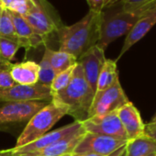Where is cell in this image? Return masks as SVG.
<instances>
[{
  "label": "cell",
  "mask_w": 156,
  "mask_h": 156,
  "mask_svg": "<svg viewBox=\"0 0 156 156\" xmlns=\"http://www.w3.org/2000/svg\"><path fill=\"white\" fill-rule=\"evenodd\" d=\"M155 24H156V7L146 11L137 21V23L134 25L131 30L127 34L120 53L116 61L118 62V60H119L126 51H128L135 43L140 41Z\"/></svg>",
  "instance_id": "14"
},
{
  "label": "cell",
  "mask_w": 156,
  "mask_h": 156,
  "mask_svg": "<svg viewBox=\"0 0 156 156\" xmlns=\"http://www.w3.org/2000/svg\"><path fill=\"white\" fill-rule=\"evenodd\" d=\"M148 156H156V153H152V154H150Z\"/></svg>",
  "instance_id": "37"
},
{
  "label": "cell",
  "mask_w": 156,
  "mask_h": 156,
  "mask_svg": "<svg viewBox=\"0 0 156 156\" xmlns=\"http://www.w3.org/2000/svg\"><path fill=\"white\" fill-rule=\"evenodd\" d=\"M140 17L141 15L136 11L124 9L121 0L104 9L101 18L100 37L97 45L105 51L111 42L128 34Z\"/></svg>",
  "instance_id": "3"
},
{
  "label": "cell",
  "mask_w": 156,
  "mask_h": 156,
  "mask_svg": "<svg viewBox=\"0 0 156 156\" xmlns=\"http://www.w3.org/2000/svg\"><path fill=\"white\" fill-rule=\"evenodd\" d=\"M81 124L83 129L87 133L100 134L129 141L128 135L119 119L117 111L104 116L88 118L82 121Z\"/></svg>",
  "instance_id": "7"
},
{
  "label": "cell",
  "mask_w": 156,
  "mask_h": 156,
  "mask_svg": "<svg viewBox=\"0 0 156 156\" xmlns=\"http://www.w3.org/2000/svg\"><path fill=\"white\" fill-rule=\"evenodd\" d=\"M128 102L129 100L118 79L110 87L95 95L88 118L104 116L117 111Z\"/></svg>",
  "instance_id": "6"
},
{
  "label": "cell",
  "mask_w": 156,
  "mask_h": 156,
  "mask_svg": "<svg viewBox=\"0 0 156 156\" xmlns=\"http://www.w3.org/2000/svg\"><path fill=\"white\" fill-rule=\"evenodd\" d=\"M61 156H72V153H67V154H63V155H61Z\"/></svg>",
  "instance_id": "36"
},
{
  "label": "cell",
  "mask_w": 156,
  "mask_h": 156,
  "mask_svg": "<svg viewBox=\"0 0 156 156\" xmlns=\"http://www.w3.org/2000/svg\"><path fill=\"white\" fill-rule=\"evenodd\" d=\"M144 135L151 140L156 141V125H148L145 124Z\"/></svg>",
  "instance_id": "28"
},
{
  "label": "cell",
  "mask_w": 156,
  "mask_h": 156,
  "mask_svg": "<svg viewBox=\"0 0 156 156\" xmlns=\"http://www.w3.org/2000/svg\"><path fill=\"white\" fill-rule=\"evenodd\" d=\"M51 86L36 83L34 85L16 84L9 89L0 92L2 102H27V101H51Z\"/></svg>",
  "instance_id": "8"
},
{
  "label": "cell",
  "mask_w": 156,
  "mask_h": 156,
  "mask_svg": "<svg viewBox=\"0 0 156 156\" xmlns=\"http://www.w3.org/2000/svg\"><path fill=\"white\" fill-rule=\"evenodd\" d=\"M39 64L33 61L11 63L10 74L18 85H34L39 81Z\"/></svg>",
  "instance_id": "16"
},
{
  "label": "cell",
  "mask_w": 156,
  "mask_h": 156,
  "mask_svg": "<svg viewBox=\"0 0 156 156\" xmlns=\"http://www.w3.org/2000/svg\"><path fill=\"white\" fill-rule=\"evenodd\" d=\"M76 63L70 66L66 70L62 71L56 74L52 83L51 84V96L62 91L70 84V82L72 80V77H73V72H74V69H75V66H76Z\"/></svg>",
  "instance_id": "21"
},
{
  "label": "cell",
  "mask_w": 156,
  "mask_h": 156,
  "mask_svg": "<svg viewBox=\"0 0 156 156\" xmlns=\"http://www.w3.org/2000/svg\"><path fill=\"white\" fill-rule=\"evenodd\" d=\"M128 142L129 141L127 140H122L109 136L86 132L73 153L91 152L107 156L119 148L126 145Z\"/></svg>",
  "instance_id": "10"
},
{
  "label": "cell",
  "mask_w": 156,
  "mask_h": 156,
  "mask_svg": "<svg viewBox=\"0 0 156 156\" xmlns=\"http://www.w3.org/2000/svg\"><path fill=\"white\" fill-rule=\"evenodd\" d=\"M148 125H156V112H155V114H154V116L151 118V121L148 123Z\"/></svg>",
  "instance_id": "33"
},
{
  "label": "cell",
  "mask_w": 156,
  "mask_h": 156,
  "mask_svg": "<svg viewBox=\"0 0 156 156\" xmlns=\"http://www.w3.org/2000/svg\"><path fill=\"white\" fill-rule=\"evenodd\" d=\"M156 153V141L145 135L131 140L127 144V156H148Z\"/></svg>",
  "instance_id": "18"
},
{
  "label": "cell",
  "mask_w": 156,
  "mask_h": 156,
  "mask_svg": "<svg viewBox=\"0 0 156 156\" xmlns=\"http://www.w3.org/2000/svg\"><path fill=\"white\" fill-rule=\"evenodd\" d=\"M44 53L48 57L50 64L56 71L57 73L66 70L67 68L77 62V59L73 55L60 50L53 51L49 47H46Z\"/></svg>",
  "instance_id": "19"
},
{
  "label": "cell",
  "mask_w": 156,
  "mask_h": 156,
  "mask_svg": "<svg viewBox=\"0 0 156 156\" xmlns=\"http://www.w3.org/2000/svg\"><path fill=\"white\" fill-rule=\"evenodd\" d=\"M127 144H128V143H127ZM127 144L124 145V146H122V147H120V148H119L118 150L114 151L113 152H111L110 154H108V155H107V156H121L122 153L124 152V151H125L126 148H127Z\"/></svg>",
  "instance_id": "30"
},
{
  "label": "cell",
  "mask_w": 156,
  "mask_h": 156,
  "mask_svg": "<svg viewBox=\"0 0 156 156\" xmlns=\"http://www.w3.org/2000/svg\"><path fill=\"white\" fill-rule=\"evenodd\" d=\"M20 48L18 41L0 36V61L10 62Z\"/></svg>",
  "instance_id": "22"
},
{
  "label": "cell",
  "mask_w": 156,
  "mask_h": 156,
  "mask_svg": "<svg viewBox=\"0 0 156 156\" xmlns=\"http://www.w3.org/2000/svg\"><path fill=\"white\" fill-rule=\"evenodd\" d=\"M48 103L47 101L8 102L0 107V127L29 121Z\"/></svg>",
  "instance_id": "9"
},
{
  "label": "cell",
  "mask_w": 156,
  "mask_h": 156,
  "mask_svg": "<svg viewBox=\"0 0 156 156\" xmlns=\"http://www.w3.org/2000/svg\"><path fill=\"white\" fill-rule=\"evenodd\" d=\"M4 9V5H3V2H2V0H0V14H1L2 10Z\"/></svg>",
  "instance_id": "34"
},
{
  "label": "cell",
  "mask_w": 156,
  "mask_h": 156,
  "mask_svg": "<svg viewBox=\"0 0 156 156\" xmlns=\"http://www.w3.org/2000/svg\"><path fill=\"white\" fill-rule=\"evenodd\" d=\"M121 156H127V148H126V150L124 151V152L122 153V155Z\"/></svg>",
  "instance_id": "35"
},
{
  "label": "cell",
  "mask_w": 156,
  "mask_h": 156,
  "mask_svg": "<svg viewBox=\"0 0 156 156\" xmlns=\"http://www.w3.org/2000/svg\"><path fill=\"white\" fill-rule=\"evenodd\" d=\"M105 51L98 45H95L77 59V62L82 66L85 78L96 94L98 78L100 71L106 62Z\"/></svg>",
  "instance_id": "11"
},
{
  "label": "cell",
  "mask_w": 156,
  "mask_h": 156,
  "mask_svg": "<svg viewBox=\"0 0 156 156\" xmlns=\"http://www.w3.org/2000/svg\"><path fill=\"white\" fill-rule=\"evenodd\" d=\"M95 92L87 84L82 66L76 63L70 84L62 91L52 95L51 101L64 108L67 115L82 122L88 119Z\"/></svg>",
  "instance_id": "2"
},
{
  "label": "cell",
  "mask_w": 156,
  "mask_h": 156,
  "mask_svg": "<svg viewBox=\"0 0 156 156\" xmlns=\"http://www.w3.org/2000/svg\"><path fill=\"white\" fill-rule=\"evenodd\" d=\"M86 134V130L81 127L77 130L67 135L59 141L37 151L21 154L19 156H61L67 153H73L77 144L79 143L83 136Z\"/></svg>",
  "instance_id": "13"
},
{
  "label": "cell",
  "mask_w": 156,
  "mask_h": 156,
  "mask_svg": "<svg viewBox=\"0 0 156 156\" xmlns=\"http://www.w3.org/2000/svg\"><path fill=\"white\" fill-rule=\"evenodd\" d=\"M118 79L119 73L117 69V61L107 59L98 78L96 94L105 91L110 87Z\"/></svg>",
  "instance_id": "17"
},
{
  "label": "cell",
  "mask_w": 156,
  "mask_h": 156,
  "mask_svg": "<svg viewBox=\"0 0 156 156\" xmlns=\"http://www.w3.org/2000/svg\"><path fill=\"white\" fill-rule=\"evenodd\" d=\"M39 67H40V70H39V81H38V83L51 86V84L52 83L57 73L50 64L48 57L46 56L45 53L43 54L42 59H41V62L39 63Z\"/></svg>",
  "instance_id": "23"
},
{
  "label": "cell",
  "mask_w": 156,
  "mask_h": 156,
  "mask_svg": "<svg viewBox=\"0 0 156 156\" xmlns=\"http://www.w3.org/2000/svg\"><path fill=\"white\" fill-rule=\"evenodd\" d=\"M65 115H67V111L64 108L50 101L28 121L17 140L15 148L25 146L42 137Z\"/></svg>",
  "instance_id": "4"
},
{
  "label": "cell",
  "mask_w": 156,
  "mask_h": 156,
  "mask_svg": "<svg viewBox=\"0 0 156 156\" xmlns=\"http://www.w3.org/2000/svg\"><path fill=\"white\" fill-rule=\"evenodd\" d=\"M0 36L19 42L14 29L11 12L6 8L3 9L0 14Z\"/></svg>",
  "instance_id": "20"
},
{
  "label": "cell",
  "mask_w": 156,
  "mask_h": 156,
  "mask_svg": "<svg viewBox=\"0 0 156 156\" xmlns=\"http://www.w3.org/2000/svg\"><path fill=\"white\" fill-rule=\"evenodd\" d=\"M117 112L129 140L144 135L145 124L138 108L130 101L119 108Z\"/></svg>",
  "instance_id": "12"
},
{
  "label": "cell",
  "mask_w": 156,
  "mask_h": 156,
  "mask_svg": "<svg viewBox=\"0 0 156 156\" xmlns=\"http://www.w3.org/2000/svg\"><path fill=\"white\" fill-rule=\"evenodd\" d=\"M11 17L20 46L26 50V53L32 48H37L41 44H46L45 41L35 33L33 29L21 15L11 12Z\"/></svg>",
  "instance_id": "15"
},
{
  "label": "cell",
  "mask_w": 156,
  "mask_h": 156,
  "mask_svg": "<svg viewBox=\"0 0 156 156\" xmlns=\"http://www.w3.org/2000/svg\"><path fill=\"white\" fill-rule=\"evenodd\" d=\"M32 6L29 12L22 16L44 41L47 42L49 37L57 33L63 24L55 9L47 0H31Z\"/></svg>",
  "instance_id": "5"
},
{
  "label": "cell",
  "mask_w": 156,
  "mask_h": 156,
  "mask_svg": "<svg viewBox=\"0 0 156 156\" xmlns=\"http://www.w3.org/2000/svg\"><path fill=\"white\" fill-rule=\"evenodd\" d=\"M31 6V0H14L7 9L11 12H15L21 16H25L30 9Z\"/></svg>",
  "instance_id": "25"
},
{
  "label": "cell",
  "mask_w": 156,
  "mask_h": 156,
  "mask_svg": "<svg viewBox=\"0 0 156 156\" xmlns=\"http://www.w3.org/2000/svg\"><path fill=\"white\" fill-rule=\"evenodd\" d=\"M102 12H89L78 22L71 26H62L57 32L60 51L81 57L89 49L98 44L100 37Z\"/></svg>",
  "instance_id": "1"
},
{
  "label": "cell",
  "mask_w": 156,
  "mask_h": 156,
  "mask_svg": "<svg viewBox=\"0 0 156 156\" xmlns=\"http://www.w3.org/2000/svg\"><path fill=\"white\" fill-rule=\"evenodd\" d=\"M11 62L0 61V92L9 89L16 85L10 74Z\"/></svg>",
  "instance_id": "24"
},
{
  "label": "cell",
  "mask_w": 156,
  "mask_h": 156,
  "mask_svg": "<svg viewBox=\"0 0 156 156\" xmlns=\"http://www.w3.org/2000/svg\"><path fill=\"white\" fill-rule=\"evenodd\" d=\"M120 0H87L90 10L95 12H102L104 9L113 6Z\"/></svg>",
  "instance_id": "26"
},
{
  "label": "cell",
  "mask_w": 156,
  "mask_h": 156,
  "mask_svg": "<svg viewBox=\"0 0 156 156\" xmlns=\"http://www.w3.org/2000/svg\"><path fill=\"white\" fill-rule=\"evenodd\" d=\"M154 7H156V0H154V1L151 2V4H149V5H147V6H144V7H142L141 9H138V10H135V11L138 12V13H140V14L142 16L146 11L150 10L151 9H152V8H154Z\"/></svg>",
  "instance_id": "29"
},
{
  "label": "cell",
  "mask_w": 156,
  "mask_h": 156,
  "mask_svg": "<svg viewBox=\"0 0 156 156\" xmlns=\"http://www.w3.org/2000/svg\"><path fill=\"white\" fill-rule=\"evenodd\" d=\"M14 1V0H2V2H3V5H4V8H8L12 2Z\"/></svg>",
  "instance_id": "32"
},
{
  "label": "cell",
  "mask_w": 156,
  "mask_h": 156,
  "mask_svg": "<svg viewBox=\"0 0 156 156\" xmlns=\"http://www.w3.org/2000/svg\"><path fill=\"white\" fill-rule=\"evenodd\" d=\"M72 156H102V155L91 153V152H82V153H72Z\"/></svg>",
  "instance_id": "31"
},
{
  "label": "cell",
  "mask_w": 156,
  "mask_h": 156,
  "mask_svg": "<svg viewBox=\"0 0 156 156\" xmlns=\"http://www.w3.org/2000/svg\"><path fill=\"white\" fill-rule=\"evenodd\" d=\"M154 0H121L124 9L128 11H135L153 2Z\"/></svg>",
  "instance_id": "27"
}]
</instances>
